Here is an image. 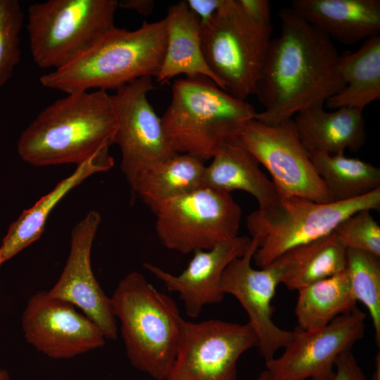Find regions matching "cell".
Listing matches in <instances>:
<instances>
[{
    "label": "cell",
    "instance_id": "14",
    "mask_svg": "<svg viewBox=\"0 0 380 380\" xmlns=\"http://www.w3.org/2000/svg\"><path fill=\"white\" fill-rule=\"evenodd\" d=\"M25 338L50 358L68 359L102 348L106 338L97 325L70 302L39 291L22 315Z\"/></svg>",
    "mask_w": 380,
    "mask_h": 380
},
{
    "label": "cell",
    "instance_id": "16",
    "mask_svg": "<svg viewBox=\"0 0 380 380\" xmlns=\"http://www.w3.org/2000/svg\"><path fill=\"white\" fill-rule=\"evenodd\" d=\"M101 222L99 213L91 210L73 227L65 267L48 293L80 308L106 339L115 340L118 328L111 300L95 278L91 265V248Z\"/></svg>",
    "mask_w": 380,
    "mask_h": 380
},
{
    "label": "cell",
    "instance_id": "35",
    "mask_svg": "<svg viewBox=\"0 0 380 380\" xmlns=\"http://www.w3.org/2000/svg\"><path fill=\"white\" fill-rule=\"evenodd\" d=\"M380 358L379 353H377L375 359V372L372 378V380H380Z\"/></svg>",
    "mask_w": 380,
    "mask_h": 380
},
{
    "label": "cell",
    "instance_id": "4",
    "mask_svg": "<svg viewBox=\"0 0 380 380\" xmlns=\"http://www.w3.org/2000/svg\"><path fill=\"white\" fill-rule=\"evenodd\" d=\"M257 112L205 76L175 80L171 101L161 118L163 130L177 153L203 161L237 139Z\"/></svg>",
    "mask_w": 380,
    "mask_h": 380
},
{
    "label": "cell",
    "instance_id": "3",
    "mask_svg": "<svg viewBox=\"0 0 380 380\" xmlns=\"http://www.w3.org/2000/svg\"><path fill=\"white\" fill-rule=\"evenodd\" d=\"M167 44L165 18L144 21L128 30L115 27L96 45L68 65L39 77L41 84L67 94L118 89L144 77H157Z\"/></svg>",
    "mask_w": 380,
    "mask_h": 380
},
{
    "label": "cell",
    "instance_id": "25",
    "mask_svg": "<svg viewBox=\"0 0 380 380\" xmlns=\"http://www.w3.org/2000/svg\"><path fill=\"white\" fill-rule=\"evenodd\" d=\"M205 168L200 158L177 153L148 167L130 187L153 211L164 202L201 187Z\"/></svg>",
    "mask_w": 380,
    "mask_h": 380
},
{
    "label": "cell",
    "instance_id": "8",
    "mask_svg": "<svg viewBox=\"0 0 380 380\" xmlns=\"http://www.w3.org/2000/svg\"><path fill=\"white\" fill-rule=\"evenodd\" d=\"M380 188L342 202L317 203L279 194L267 208L247 218L251 238L259 245L253 258L260 268L269 265L287 251L322 238L345 218L364 209L379 210Z\"/></svg>",
    "mask_w": 380,
    "mask_h": 380
},
{
    "label": "cell",
    "instance_id": "2",
    "mask_svg": "<svg viewBox=\"0 0 380 380\" xmlns=\"http://www.w3.org/2000/svg\"><path fill=\"white\" fill-rule=\"evenodd\" d=\"M116 129L106 91L67 94L43 109L21 133L18 153L35 166L79 165L113 144Z\"/></svg>",
    "mask_w": 380,
    "mask_h": 380
},
{
    "label": "cell",
    "instance_id": "21",
    "mask_svg": "<svg viewBox=\"0 0 380 380\" xmlns=\"http://www.w3.org/2000/svg\"><path fill=\"white\" fill-rule=\"evenodd\" d=\"M165 19L167 44L157 82L163 84L179 75H201L210 78L223 89L205 61L201 49V21L189 9L186 1L170 5Z\"/></svg>",
    "mask_w": 380,
    "mask_h": 380
},
{
    "label": "cell",
    "instance_id": "11",
    "mask_svg": "<svg viewBox=\"0 0 380 380\" xmlns=\"http://www.w3.org/2000/svg\"><path fill=\"white\" fill-rule=\"evenodd\" d=\"M238 141L270 173L280 194L331 202L293 119L270 125L254 118L246 125Z\"/></svg>",
    "mask_w": 380,
    "mask_h": 380
},
{
    "label": "cell",
    "instance_id": "20",
    "mask_svg": "<svg viewBox=\"0 0 380 380\" xmlns=\"http://www.w3.org/2000/svg\"><path fill=\"white\" fill-rule=\"evenodd\" d=\"M324 106H315L297 113L293 118L298 134L308 150L330 154L357 152L366 140L362 110L343 107L326 111Z\"/></svg>",
    "mask_w": 380,
    "mask_h": 380
},
{
    "label": "cell",
    "instance_id": "9",
    "mask_svg": "<svg viewBox=\"0 0 380 380\" xmlns=\"http://www.w3.org/2000/svg\"><path fill=\"white\" fill-rule=\"evenodd\" d=\"M153 212L160 243L183 254L210 250L236 237L242 217L231 193L205 186L164 202Z\"/></svg>",
    "mask_w": 380,
    "mask_h": 380
},
{
    "label": "cell",
    "instance_id": "19",
    "mask_svg": "<svg viewBox=\"0 0 380 380\" xmlns=\"http://www.w3.org/2000/svg\"><path fill=\"white\" fill-rule=\"evenodd\" d=\"M108 149L103 148L77 165L70 176L58 183L33 206L24 210L11 224L0 246L3 263L40 238L49 214L73 188L91 175L113 167L114 160Z\"/></svg>",
    "mask_w": 380,
    "mask_h": 380
},
{
    "label": "cell",
    "instance_id": "7",
    "mask_svg": "<svg viewBox=\"0 0 380 380\" xmlns=\"http://www.w3.org/2000/svg\"><path fill=\"white\" fill-rule=\"evenodd\" d=\"M117 0H48L27 9L30 52L42 68L61 69L115 27Z\"/></svg>",
    "mask_w": 380,
    "mask_h": 380
},
{
    "label": "cell",
    "instance_id": "27",
    "mask_svg": "<svg viewBox=\"0 0 380 380\" xmlns=\"http://www.w3.org/2000/svg\"><path fill=\"white\" fill-rule=\"evenodd\" d=\"M309 156L322 179L331 202L363 196L380 188V168L366 161L308 150Z\"/></svg>",
    "mask_w": 380,
    "mask_h": 380
},
{
    "label": "cell",
    "instance_id": "37",
    "mask_svg": "<svg viewBox=\"0 0 380 380\" xmlns=\"http://www.w3.org/2000/svg\"><path fill=\"white\" fill-rule=\"evenodd\" d=\"M0 380H11L8 372L0 365Z\"/></svg>",
    "mask_w": 380,
    "mask_h": 380
},
{
    "label": "cell",
    "instance_id": "1",
    "mask_svg": "<svg viewBox=\"0 0 380 380\" xmlns=\"http://www.w3.org/2000/svg\"><path fill=\"white\" fill-rule=\"evenodd\" d=\"M279 16L280 32L270 42L255 94L265 110L255 119L270 125L324 106L344 87L332 40L291 8Z\"/></svg>",
    "mask_w": 380,
    "mask_h": 380
},
{
    "label": "cell",
    "instance_id": "12",
    "mask_svg": "<svg viewBox=\"0 0 380 380\" xmlns=\"http://www.w3.org/2000/svg\"><path fill=\"white\" fill-rule=\"evenodd\" d=\"M154 88L152 77H144L110 95L117 118L113 144L119 146L120 168L130 186L148 167L177 153L148 100Z\"/></svg>",
    "mask_w": 380,
    "mask_h": 380
},
{
    "label": "cell",
    "instance_id": "29",
    "mask_svg": "<svg viewBox=\"0 0 380 380\" xmlns=\"http://www.w3.org/2000/svg\"><path fill=\"white\" fill-rule=\"evenodd\" d=\"M24 13L18 0H0V91L20 61Z\"/></svg>",
    "mask_w": 380,
    "mask_h": 380
},
{
    "label": "cell",
    "instance_id": "36",
    "mask_svg": "<svg viewBox=\"0 0 380 380\" xmlns=\"http://www.w3.org/2000/svg\"><path fill=\"white\" fill-rule=\"evenodd\" d=\"M255 380H272L267 369L263 370Z\"/></svg>",
    "mask_w": 380,
    "mask_h": 380
},
{
    "label": "cell",
    "instance_id": "22",
    "mask_svg": "<svg viewBox=\"0 0 380 380\" xmlns=\"http://www.w3.org/2000/svg\"><path fill=\"white\" fill-rule=\"evenodd\" d=\"M259 165L238 139L233 140L224 144L205 166L202 186L228 193L244 191L255 197L259 210L265 209L279 198V193Z\"/></svg>",
    "mask_w": 380,
    "mask_h": 380
},
{
    "label": "cell",
    "instance_id": "38",
    "mask_svg": "<svg viewBox=\"0 0 380 380\" xmlns=\"http://www.w3.org/2000/svg\"><path fill=\"white\" fill-rule=\"evenodd\" d=\"M1 264H3V262H2V260H1V255H0V265H1Z\"/></svg>",
    "mask_w": 380,
    "mask_h": 380
},
{
    "label": "cell",
    "instance_id": "31",
    "mask_svg": "<svg viewBox=\"0 0 380 380\" xmlns=\"http://www.w3.org/2000/svg\"><path fill=\"white\" fill-rule=\"evenodd\" d=\"M327 380H372L367 378L351 351L341 354L336 360L334 372Z\"/></svg>",
    "mask_w": 380,
    "mask_h": 380
},
{
    "label": "cell",
    "instance_id": "26",
    "mask_svg": "<svg viewBox=\"0 0 380 380\" xmlns=\"http://www.w3.org/2000/svg\"><path fill=\"white\" fill-rule=\"evenodd\" d=\"M347 269L298 290L295 314L298 328L322 327L356 307Z\"/></svg>",
    "mask_w": 380,
    "mask_h": 380
},
{
    "label": "cell",
    "instance_id": "28",
    "mask_svg": "<svg viewBox=\"0 0 380 380\" xmlns=\"http://www.w3.org/2000/svg\"><path fill=\"white\" fill-rule=\"evenodd\" d=\"M351 291L357 301L367 308L374 329L375 341L380 345V257L368 252L346 251Z\"/></svg>",
    "mask_w": 380,
    "mask_h": 380
},
{
    "label": "cell",
    "instance_id": "6",
    "mask_svg": "<svg viewBox=\"0 0 380 380\" xmlns=\"http://www.w3.org/2000/svg\"><path fill=\"white\" fill-rule=\"evenodd\" d=\"M272 32V23L252 18L238 0H223L201 23L205 61L224 91L242 101L255 95Z\"/></svg>",
    "mask_w": 380,
    "mask_h": 380
},
{
    "label": "cell",
    "instance_id": "18",
    "mask_svg": "<svg viewBox=\"0 0 380 380\" xmlns=\"http://www.w3.org/2000/svg\"><path fill=\"white\" fill-rule=\"evenodd\" d=\"M291 8L331 40L344 44L380 33L379 0H294Z\"/></svg>",
    "mask_w": 380,
    "mask_h": 380
},
{
    "label": "cell",
    "instance_id": "13",
    "mask_svg": "<svg viewBox=\"0 0 380 380\" xmlns=\"http://www.w3.org/2000/svg\"><path fill=\"white\" fill-rule=\"evenodd\" d=\"M366 314L357 307L312 330L296 327L283 354L265 362L272 380H327L338 357L350 351L365 330Z\"/></svg>",
    "mask_w": 380,
    "mask_h": 380
},
{
    "label": "cell",
    "instance_id": "24",
    "mask_svg": "<svg viewBox=\"0 0 380 380\" xmlns=\"http://www.w3.org/2000/svg\"><path fill=\"white\" fill-rule=\"evenodd\" d=\"M346 247L335 233L291 248L275 260L281 272V283L296 290L346 269Z\"/></svg>",
    "mask_w": 380,
    "mask_h": 380
},
{
    "label": "cell",
    "instance_id": "32",
    "mask_svg": "<svg viewBox=\"0 0 380 380\" xmlns=\"http://www.w3.org/2000/svg\"><path fill=\"white\" fill-rule=\"evenodd\" d=\"M241 8L254 19L271 23V6L267 0H238Z\"/></svg>",
    "mask_w": 380,
    "mask_h": 380
},
{
    "label": "cell",
    "instance_id": "33",
    "mask_svg": "<svg viewBox=\"0 0 380 380\" xmlns=\"http://www.w3.org/2000/svg\"><path fill=\"white\" fill-rule=\"evenodd\" d=\"M189 9L199 18L201 23L208 20L218 10L223 0H188Z\"/></svg>",
    "mask_w": 380,
    "mask_h": 380
},
{
    "label": "cell",
    "instance_id": "23",
    "mask_svg": "<svg viewBox=\"0 0 380 380\" xmlns=\"http://www.w3.org/2000/svg\"><path fill=\"white\" fill-rule=\"evenodd\" d=\"M337 72L344 87L327 101L332 110L363 109L380 98V35L364 41L355 52L339 54Z\"/></svg>",
    "mask_w": 380,
    "mask_h": 380
},
{
    "label": "cell",
    "instance_id": "30",
    "mask_svg": "<svg viewBox=\"0 0 380 380\" xmlns=\"http://www.w3.org/2000/svg\"><path fill=\"white\" fill-rule=\"evenodd\" d=\"M371 210H361L342 220L334 232L346 249L368 252L380 257V227Z\"/></svg>",
    "mask_w": 380,
    "mask_h": 380
},
{
    "label": "cell",
    "instance_id": "5",
    "mask_svg": "<svg viewBox=\"0 0 380 380\" xmlns=\"http://www.w3.org/2000/svg\"><path fill=\"white\" fill-rule=\"evenodd\" d=\"M110 300L132 366L165 380L175 362L184 319L176 302L136 271L119 281Z\"/></svg>",
    "mask_w": 380,
    "mask_h": 380
},
{
    "label": "cell",
    "instance_id": "15",
    "mask_svg": "<svg viewBox=\"0 0 380 380\" xmlns=\"http://www.w3.org/2000/svg\"><path fill=\"white\" fill-rule=\"evenodd\" d=\"M251 239L245 254L232 260L226 267L221 288L224 294L234 296L245 310L248 317L247 323L255 331L258 348L267 362L290 343L293 331L281 329L272 320L275 309L272 301L277 286L281 283V268L273 261L260 270L253 269L251 262L259 241L255 238Z\"/></svg>",
    "mask_w": 380,
    "mask_h": 380
},
{
    "label": "cell",
    "instance_id": "17",
    "mask_svg": "<svg viewBox=\"0 0 380 380\" xmlns=\"http://www.w3.org/2000/svg\"><path fill=\"white\" fill-rule=\"evenodd\" d=\"M251 241L246 236L239 235L210 250L195 251L179 275L148 262L144 263V267L163 281L168 291L178 293L187 316L196 318L205 305L223 300L221 280L224 271L232 260L245 254Z\"/></svg>",
    "mask_w": 380,
    "mask_h": 380
},
{
    "label": "cell",
    "instance_id": "34",
    "mask_svg": "<svg viewBox=\"0 0 380 380\" xmlns=\"http://www.w3.org/2000/svg\"><path fill=\"white\" fill-rule=\"evenodd\" d=\"M154 1L152 0H122L118 1V8L135 11L143 15L151 13Z\"/></svg>",
    "mask_w": 380,
    "mask_h": 380
},
{
    "label": "cell",
    "instance_id": "10",
    "mask_svg": "<svg viewBox=\"0 0 380 380\" xmlns=\"http://www.w3.org/2000/svg\"><path fill=\"white\" fill-rule=\"evenodd\" d=\"M258 343L248 323L183 319L175 362L165 380H236L239 357Z\"/></svg>",
    "mask_w": 380,
    "mask_h": 380
}]
</instances>
